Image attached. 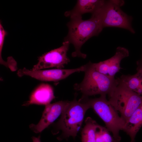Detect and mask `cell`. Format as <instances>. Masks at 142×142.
Returning a JSON list of instances; mask_svg holds the SVG:
<instances>
[{"label":"cell","instance_id":"obj_1","mask_svg":"<svg viewBox=\"0 0 142 142\" xmlns=\"http://www.w3.org/2000/svg\"><path fill=\"white\" fill-rule=\"evenodd\" d=\"M104 5L92 14L89 19L83 20L82 17H74L71 18L67 23L68 32L64 41H68L73 45L75 51L72 53V57L86 58L87 55L82 53L81 48L88 40L98 35L103 29L102 19Z\"/></svg>","mask_w":142,"mask_h":142},{"label":"cell","instance_id":"obj_2","mask_svg":"<svg viewBox=\"0 0 142 142\" xmlns=\"http://www.w3.org/2000/svg\"><path fill=\"white\" fill-rule=\"evenodd\" d=\"M90 108L89 103L81 98L69 101L60 118L54 124L52 133L54 134L62 131L58 139L61 140L70 136L75 138L80 130L86 111Z\"/></svg>","mask_w":142,"mask_h":142},{"label":"cell","instance_id":"obj_3","mask_svg":"<svg viewBox=\"0 0 142 142\" xmlns=\"http://www.w3.org/2000/svg\"><path fill=\"white\" fill-rule=\"evenodd\" d=\"M85 65L83 79L80 83L75 84L74 89L80 92L83 96L98 94L109 96L118 83V78H111L99 73L95 69L93 63L90 62Z\"/></svg>","mask_w":142,"mask_h":142},{"label":"cell","instance_id":"obj_4","mask_svg":"<svg viewBox=\"0 0 142 142\" xmlns=\"http://www.w3.org/2000/svg\"><path fill=\"white\" fill-rule=\"evenodd\" d=\"M82 97L103 121L106 128L112 133L114 139L119 142L121 139L119 131L123 130L126 122L107 100L106 95H101L99 98L93 99Z\"/></svg>","mask_w":142,"mask_h":142},{"label":"cell","instance_id":"obj_5","mask_svg":"<svg viewBox=\"0 0 142 142\" xmlns=\"http://www.w3.org/2000/svg\"><path fill=\"white\" fill-rule=\"evenodd\" d=\"M118 81L108 100L126 122L142 103V95L129 89Z\"/></svg>","mask_w":142,"mask_h":142},{"label":"cell","instance_id":"obj_6","mask_svg":"<svg viewBox=\"0 0 142 142\" xmlns=\"http://www.w3.org/2000/svg\"><path fill=\"white\" fill-rule=\"evenodd\" d=\"M123 0L105 1L103 9L102 23L103 28L116 27L126 29L131 33L135 31L131 26L132 17L124 12L121 7Z\"/></svg>","mask_w":142,"mask_h":142},{"label":"cell","instance_id":"obj_7","mask_svg":"<svg viewBox=\"0 0 142 142\" xmlns=\"http://www.w3.org/2000/svg\"><path fill=\"white\" fill-rule=\"evenodd\" d=\"M70 44L68 41H64L60 47L43 54L39 57L38 63L31 69L35 70L53 67L63 69L70 62L67 55Z\"/></svg>","mask_w":142,"mask_h":142},{"label":"cell","instance_id":"obj_8","mask_svg":"<svg viewBox=\"0 0 142 142\" xmlns=\"http://www.w3.org/2000/svg\"><path fill=\"white\" fill-rule=\"evenodd\" d=\"M85 65L77 68L72 69H54L48 70H32L25 68L18 70L17 74L21 77L28 76L39 80L57 82L64 79L76 72H84Z\"/></svg>","mask_w":142,"mask_h":142},{"label":"cell","instance_id":"obj_9","mask_svg":"<svg viewBox=\"0 0 142 142\" xmlns=\"http://www.w3.org/2000/svg\"><path fill=\"white\" fill-rule=\"evenodd\" d=\"M69 102L68 101H60L45 105L39 123L37 124H30L29 125L30 129L36 133L41 132L61 115Z\"/></svg>","mask_w":142,"mask_h":142},{"label":"cell","instance_id":"obj_10","mask_svg":"<svg viewBox=\"0 0 142 142\" xmlns=\"http://www.w3.org/2000/svg\"><path fill=\"white\" fill-rule=\"evenodd\" d=\"M129 55V52L128 49L119 47L116 48L114 55L111 58L97 63H93L94 65L96 70L99 73L114 78L116 74L121 69V60Z\"/></svg>","mask_w":142,"mask_h":142},{"label":"cell","instance_id":"obj_11","mask_svg":"<svg viewBox=\"0 0 142 142\" xmlns=\"http://www.w3.org/2000/svg\"><path fill=\"white\" fill-rule=\"evenodd\" d=\"M55 98L52 87L48 84H42L35 89L29 100L23 105L27 106L33 104L45 105L50 103Z\"/></svg>","mask_w":142,"mask_h":142},{"label":"cell","instance_id":"obj_12","mask_svg":"<svg viewBox=\"0 0 142 142\" xmlns=\"http://www.w3.org/2000/svg\"><path fill=\"white\" fill-rule=\"evenodd\" d=\"M105 1L101 0H78L76 4L72 10L64 13V15L70 18L82 17L87 13H93L104 4Z\"/></svg>","mask_w":142,"mask_h":142},{"label":"cell","instance_id":"obj_13","mask_svg":"<svg viewBox=\"0 0 142 142\" xmlns=\"http://www.w3.org/2000/svg\"><path fill=\"white\" fill-rule=\"evenodd\" d=\"M142 126V110L139 107L126 121L123 131L131 138V142H135V136Z\"/></svg>","mask_w":142,"mask_h":142},{"label":"cell","instance_id":"obj_14","mask_svg":"<svg viewBox=\"0 0 142 142\" xmlns=\"http://www.w3.org/2000/svg\"><path fill=\"white\" fill-rule=\"evenodd\" d=\"M81 132L82 142H96V133L99 125L90 117H87Z\"/></svg>","mask_w":142,"mask_h":142},{"label":"cell","instance_id":"obj_15","mask_svg":"<svg viewBox=\"0 0 142 142\" xmlns=\"http://www.w3.org/2000/svg\"><path fill=\"white\" fill-rule=\"evenodd\" d=\"M118 79L129 89L137 93L142 81V75L137 72L133 75H123Z\"/></svg>","mask_w":142,"mask_h":142},{"label":"cell","instance_id":"obj_16","mask_svg":"<svg viewBox=\"0 0 142 142\" xmlns=\"http://www.w3.org/2000/svg\"><path fill=\"white\" fill-rule=\"evenodd\" d=\"M7 33L4 30L2 25L1 22H0V63L5 67L10 68V65L9 62L4 60L2 57V52L3 47L5 38Z\"/></svg>","mask_w":142,"mask_h":142},{"label":"cell","instance_id":"obj_17","mask_svg":"<svg viewBox=\"0 0 142 142\" xmlns=\"http://www.w3.org/2000/svg\"><path fill=\"white\" fill-rule=\"evenodd\" d=\"M100 128L104 142H118L111 136L106 127L100 125Z\"/></svg>","mask_w":142,"mask_h":142},{"label":"cell","instance_id":"obj_18","mask_svg":"<svg viewBox=\"0 0 142 142\" xmlns=\"http://www.w3.org/2000/svg\"><path fill=\"white\" fill-rule=\"evenodd\" d=\"M138 65L137 72L139 73L142 75V58L138 62Z\"/></svg>","mask_w":142,"mask_h":142},{"label":"cell","instance_id":"obj_19","mask_svg":"<svg viewBox=\"0 0 142 142\" xmlns=\"http://www.w3.org/2000/svg\"><path fill=\"white\" fill-rule=\"evenodd\" d=\"M33 142H41L40 140V136H39L38 137L33 136L32 137Z\"/></svg>","mask_w":142,"mask_h":142},{"label":"cell","instance_id":"obj_20","mask_svg":"<svg viewBox=\"0 0 142 142\" xmlns=\"http://www.w3.org/2000/svg\"><path fill=\"white\" fill-rule=\"evenodd\" d=\"M140 94L142 95V81L141 82L140 87L139 89Z\"/></svg>","mask_w":142,"mask_h":142}]
</instances>
